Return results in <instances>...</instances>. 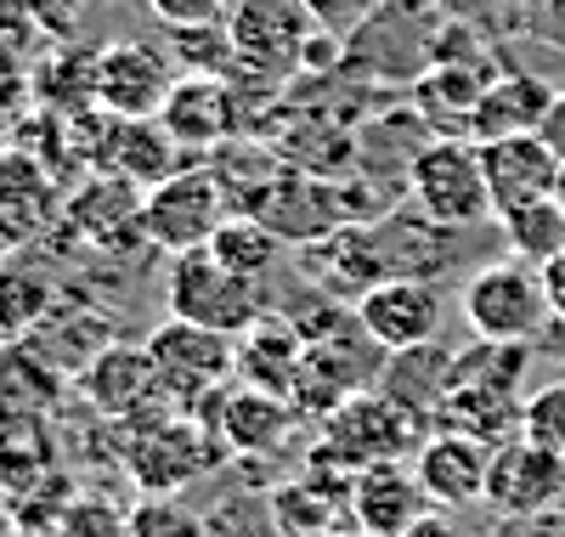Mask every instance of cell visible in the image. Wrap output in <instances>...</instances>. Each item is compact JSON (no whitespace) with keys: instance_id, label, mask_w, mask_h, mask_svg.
I'll return each mask as SVG.
<instances>
[{"instance_id":"cell-1","label":"cell","mask_w":565,"mask_h":537,"mask_svg":"<svg viewBox=\"0 0 565 537\" xmlns=\"http://www.w3.org/2000/svg\"><path fill=\"white\" fill-rule=\"evenodd\" d=\"M221 435L199 424V413H159L125 435V475L136 481L141 498H175L199 475L215 470Z\"/></svg>"},{"instance_id":"cell-2","label":"cell","mask_w":565,"mask_h":537,"mask_svg":"<svg viewBox=\"0 0 565 537\" xmlns=\"http://www.w3.org/2000/svg\"><path fill=\"white\" fill-rule=\"evenodd\" d=\"M407 192L413 210H424L436 227H476L492 215V192L481 176V148L469 136H430L407 159Z\"/></svg>"},{"instance_id":"cell-3","label":"cell","mask_w":565,"mask_h":537,"mask_svg":"<svg viewBox=\"0 0 565 537\" xmlns=\"http://www.w3.org/2000/svg\"><path fill=\"white\" fill-rule=\"evenodd\" d=\"M458 312H463L476 339H514V346H526V339L554 317L548 288H543V266H532L521 255L476 266L458 288Z\"/></svg>"},{"instance_id":"cell-4","label":"cell","mask_w":565,"mask_h":537,"mask_svg":"<svg viewBox=\"0 0 565 537\" xmlns=\"http://www.w3.org/2000/svg\"><path fill=\"white\" fill-rule=\"evenodd\" d=\"M148 357L159 368V385H164V397L181 408V413H204V397L215 402L226 379L238 373V339L232 334H215V328H199V323H159L148 339Z\"/></svg>"},{"instance_id":"cell-5","label":"cell","mask_w":565,"mask_h":537,"mask_svg":"<svg viewBox=\"0 0 565 537\" xmlns=\"http://www.w3.org/2000/svg\"><path fill=\"white\" fill-rule=\"evenodd\" d=\"M226 29H232V45H238V69H249L266 85L289 80L306 63V52H317V40L328 34L306 0H232Z\"/></svg>"},{"instance_id":"cell-6","label":"cell","mask_w":565,"mask_h":537,"mask_svg":"<svg viewBox=\"0 0 565 537\" xmlns=\"http://www.w3.org/2000/svg\"><path fill=\"white\" fill-rule=\"evenodd\" d=\"M418 442H424L418 413L402 408L396 397H385L380 385L351 397V402H340L322 419V448L334 453L351 475L373 470V464H402L407 453H418Z\"/></svg>"},{"instance_id":"cell-7","label":"cell","mask_w":565,"mask_h":537,"mask_svg":"<svg viewBox=\"0 0 565 537\" xmlns=\"http://www.w3.org/2000/svg\"><path fill=\"white\" fill-rule=\"evenodd\" d=\"M141 215H148V243L153 250H164V255L210 250L215 227L232 215L226 210V181H221L215 165H181L175 176L148 187Z\"/></svg>"},{"instance_id":"cell-8","label":"cell","mask_w":565,"mask_h":537,"mask_svg":"<svg viewBox=\"0 0 565 537\" xmlns=\"http://www.w3.org/2000/svg\"><path fill=\"white\" fill-rule=\"evenodd\" d=\"M164 306H170V317H181V323H199V328H215V334H232V339H238V334L260 317L255 283H244L238 272H226L210 250L170 255Z\"/></svg>"},{"instance_id":"cell-9","label":"cell","mask_w":565,"mask_h":537,"mask_svg":"<svg viewBox=\"0 0 565 537\" xmlns=\"http://www.w3.org/2000/svg\"><path fill=\"white\" fill-rule=\"evenodd\" d=\"M148 192L119 181V176H85L68 199H63V221L57 232H68L74 243L114 261H130L136 250H153L148 243V215H141Z\"/></svg>"},{"instance_id":"cell-10","label":"cell","mask_w":565,"mask_h":537,"mask_svg":"<svg viewBox=\"0 0 565 537\" xmlns=\"http://www.w3.org/2000/svg\"><path fill=\"white\" fill-rule=\"evenodd\" d=\"M498 57L481 40H463L458 52L447 40H430V69L413 80V103L430 119L436 136H469V114H476L481 91L498 80Z\"/></svg>"},{"instance_id":"cell-11","label":"cell","mask_w":565,"mask_h":537,"mask_svg":"<svg viewBox=\"0 0 565 537\" xmlns=\"http://www.w3.org/2000/svg\"><path fill=\"white\" fill-rule=\"evenodd\" d=\"M79 397L103 419L130 424V430L159 419V413H175V402L164 397V385H159V368H153L148 346H119V339L103 346L79 368Z\"/></svg>"},{"instance_id":"cell-12","label":"cell","mask_w":565,"mask_h":537,"mask_svg":"<svg viewBox=\"0 0 565 537\" xmlns=\"http://www.w3.org/2000/svg\"><path fill=\"white\" fill-rule=\"evenodd\" d=\"M487 504L509 520H537L565 504V453L532 442V435H509L492 448L487 470Z\"/></svg>"},{"instance_id":"cell-13","label":"cell","mask_w":565,"mask_h":537,"mask_svg":"<svg viewBox=\"0 0 565 537\" xmlns=\"http://www.w3.org/2000/svg\"><path fill=\"white\" fill-rule=\"evenodd\" d=\"M170 52L148 40H108L97 45V108L108 119H159L164 96L175 85Z\"/></svg>"},{"instance_id":"cell-14","label":"cell","mask_w":565,"mask_h":537,"mask_svg":"<svg viewBox=\"0 0 565 537\" xmlns=\"http://www.w3.org/2000/svg\"><path fill=\"white\" fill-rule=\"evenodd\" d=\"M63 221V181L34 154L7 148L0 154V255H23Z\"/></svg>"},{"instance_id":"cell-15","label":"cell","mask_w":565,"mask_h":537,"mask_svg":"<svg viewBox=\"0 0 565 537\" xmlns=\"http://www.w3.org/2000/svg\"><path fill=\"white\" fill-rule=\"evenodd\" d=\"M356 323L367 328V339L380 351L430 346L436 328H441V295H436V283H424V277H380L356 301Z\"/></svg>"},{"instance_id":"cell-16","label":"cell","mask_w":565,"mask_h":537,"mask_svg":"<svg viewBox=\"0 0 565 537\" xmlns=\"http://www.w3.org/2000/svg\"><path fill=\"white\" fill-rule=\"evenodd\" d=\"M164 130L181 141L186 154H221L232 136L244 130V114H238V91L232 80H210V74H181L159 108Z\"/></svg>"},{"instance_id":"cell-17","label":"cell","mask_w":565,"mask_h":537,"mask_svg":"<svg viewBox=\"0 0 565 537\" xmlns=\"http://www.w3.org/2000/svg\"><path fill=\"white\" fill-rule=\"evenodd\" d=\"M481 148V176L492 192V215H509L521 204L554 199V181H559V154L537 130L526 136H498V141H476Z\"/></svg>"},{"instance_id":"cell-18","label":"cell","mask_w":565,"mask_h":537,"mask_svg":"<svg viewBox=\"0 0 565 537\" xmlns=\"http://www.w3.org/2000/svg\"><path fill=\"white\" fill-rule=\"evenodd\" d=\"M413 470L424 481L436 509H463V504H487V470H492V448L476 442L463 430H441V435H424Z\"/></svg>"},{"instance_id":"cell-19","label":"cell","mask_w":565,"mask_h":537,"mask_svg":"<svg viewBox=\"0 0 565 537\" xmlns=\"http://www.w3.org/2000/svg\"><path fill=\"white\" fill-rule=\"evenodd\" d=\"M345 504H351L356 526L373 531V537H407L424 515L436 509L413 464H373V470H356Z\"/></svg>"},{"instance_id":"cell-20","label":"cell","mask_w":565,"mask_h":537,"mask_svg":"<svg viewBox=\"0 0 565 537\" xmlns=\"http://www.w3.org/2000/svg\"><path fill=\"white\" fill-rule=\"evenodd\" d=\"M367 385V362L345 346V334H328V328H306V357L295 368V385H289V402L300 413H334L340 402L362 397Z\"/></svg>"},{"instance_id":"cell-21","label":"cell","mask_w":565,"mask_h":537,"mask_svg":"<svg viewBox=\"0 0 565 537\" xmlns=\"http://www.w3.org/2000/svg\"><path fill=\"white\" fill-rule=\"evenodd\" d=\"M295 402L277 397V390H260V385H238V390H221L215 397V435L221 448L244 453V459H260V453H277L282 435L295 430Z\"/></svg>"},{"instance_id":"cell-22","label":"cell","mask_w":565,"mask_h":537,"mask_svg":"<svg viewBox=\"0 0 565 537\" xmlns=\"http://www.w3.org/2000/svg\"><path fill=\"white\" fill-rule=\"evenodd\" d=\"M186 148L164 130V119H108V136H103V165L97 176H119L130 187H159L164 176H175L186 159Z\"/></svg>"},{"instance_id":"cell-23","label":"cell","mask_w":565,"mask_h":537,"mask_svg":"<svg viewBox=\"0 0 565 537\" xmlns=\"http://www.w3.org/2000/svg\"><path fill=\"white\" fill-rule=\"evenodd\" d=\"M554 91H559V85H548L543 74L503 69V74L481 91L476 114H469V141H498V136H526V130H543Z\"/></svg>"},{"instance_id":"cell-24","label":"cell","mask_w":565,"mask_h":537,"mask_svg":"<svg viewBox=\"0 0 565 537\" xmlns=\"http://www.w3.org/2000/svg\"><path fill=\"white\" fill-rule=\"evenodd\" d=\"M63 301V283L52 272V261L40 255H0V339H29L52 306Z\"/></svg>"},{"instance_id":"cell-25","label":"cell","mask_w":565,"mask_h":537,"mask_svg":"<svg viewBox=\"0 0 565 537\" xmlns=\"http://www.w3.org/2000/svg\"><path fill=\"white\" fill-rule=\"evenodd\" d=\"M300 357H306V328L289 323V317L260 312V317L238 334V379H244V385H260V390L289 397Z\"/></svg>"},{"instance_id":"cell-26","label":"cell","mask_w":565,"mask_h":537,"mask_svg":"<svg viewBox=\"0 0 565 537\" xmlns=\"http://www.w3.org/2000/svg\"><path fill=\"white\" fill-rule=\"evenodd\" d=\"M210 255H215L226 272H238L244 283L260 288V277H271L277 261H282V238H277L255 210H232V215L215 227V238H210Z\"/></svg>"},{"instance_id":"cell-27","label":"cell","mask_w":565,"mask_h":537,"mask_svg":"<svg viewBox=\"0 0 565 537\" xmlns=\"http://www.w3.org/2000/svg\"><path fill=\"white\" fill-rule=\"evenodd\" d=\"M29 91H34L40 108H57V114L97 108V52H85V45H57V52L29 74Z\"/></svg>"},{"instance_id":"cell-28","label":"cell","mask_w":565,"mask_h":537,"mask_svg":"<svg viewBox=\"0 0 565 537\" xmlns=\"http://www.w3.org/2000/svg\"><path fill=\"white\" fill-rule=\"evenodd\" d=\"M498 221H503V238H509V255H521L532 266H548L554 255H565V204L559 199L521 204Z\"/></svg>"},{"instance_id":"cell-29","label":"cell","mask_w":565,"mask_h":537,"mask_svg":"<svg viewBox=\"0 0 565 537\" xmlns=\"http://www.w3.org/2000/svg\"><path fill=\"white\" fill-rule=\"evenodd\" d=\"M164 52L181 74H210L232 80L238 74V45H232L226 23H199V29H164Z\"/></svg>"},{"instance_id":"cell-30","label":"cell","mask_w":565,"mask_h":537,"mask_svg":"<svg viewBox=\"0 0 565 537\" xmlns=\"http://www.w3.org/2000/svg\"><path fill=\"white\" fill-rule=\"evenodd\" d=\"M125 537H210L204 515L181 509L175 498H141L125 515Z\"/></svg>"},{"instance_id":"cell-31","label":"cell","mask_w":565,"mask_h":537,"mask_svg":"<svg viewBox=\"0 0 565 537\" xmlns=\"http://www.w3.org/2000/svg\"><path fill=\"white\" fill-rule=\"evenodd\" d=\"M521 435H532V442H543V448L565 453V379H559V385H543L537 397H526Z\"/></svg>"},{"instance_id":"cell-32","label":"cell","mask_w":565,"mask_h":537,"mask_svg":"<svg viewBox=\"0 0 565 537\" xmlns=\"http://www.w3.org/2000/svg\"><path fill=\"white\" fill-rule=\"evenodd\" d=\"M159 29H199V23H226L232 0H141Z\"/></svg>"},{"instance_id":"cell-33","label":"cell","mask_w":565,"mask_h":537,"mask_svg":"<svg viewBox=\"0 0 565 537\" xmlns=\"http://www.w3.org/2000/svg\"><path fill=\"white\" fill-rule=\"evenodd\" d=\"M29 108H34L29 80H23V74L0 80V154L18 148V136H23V125H29Z\"/></svg>"},{"instance_id":"cell-34","label":"cell","mask_w":565,"mask_h":537,"mask_svg":"<svg viewBox=\"0 0 565 537\" xmlns=\"http://www.w3.org/2000/svg\"><path fill=\"white\" fill-rule=\"evenodd\" d=\"M311 7V18L328 29V34H351V29H362L367 18H373V7L380 0H306Z\"/></svg>"},{"instance_id":"cell-35","label":"cell","mask_w":565,"mask_h":537,"mask_svg":"<svg viewBox=\"0 0 565 537\" xmlns=\"http://www.w3.org/2000/svg\"><path fill=\"white\" fill-rule=\"evenodd\" d=\"M548 148L559 154V165H565V85L554 91V103H548V119H543V130H537Z\"/></svg>"},{"instance_id":"cell-36","label":"cell","mask_w":565,"mask_h":537,"mask_svg":"<svg viewBox=\"0 0 565 537\" xmlns=\"http://www.w3.org/2000/svg\"><path fill=\"white\" fill-rule=\"evenodd\" d=\"M543 288H548V312L565 323V255H554V261L543 266Z\"/></svg>"},{"instance_id":"cell-37","label":"cell","mask_w":565,"mask_h":537,"mask_svg":"<svg viewBox=\"0 0 565 537\" xmlns=\"http://www.w3.org/2000/svg\"><path fill=\"white\" fill-rule=\"evenodd\" d=\"M407 537H458V531H452V520H441V515L430 509V515H424V520H418Z\"/></svg>"},{"instance_id":"cell-38","label":"cell","mask_w":565,"mask_h":537,"mask_svg":"<svg viewBox=\"0 0 565 537\" xmlns=\"http://www.w3.org/2000/svg\"><path fill=\"white\" fill-rule=\"evenodd\" d=\"M328 537H373V531H362V526H345V531H328Z\"/></svg>"},{"instance_id":"cell-39","label":"cell","mask_w":565,"mask_h":537,"mask_svg":"<svg viewBox=\"0 0 565 537\" xmlns=\"http://www.w3.org/2000/svg\"><path fill=\"white\" fill-rule=\"evenodd\" d=\"M554 199L565 204V165H559V181H554Z\"/></svg>"},{"instance_id":"cell-40","label":"cell","mask_w":565,"mask_h":537,"mask_svg":"<svg viewBox=\"0 0 565 537\" xmlns=\"http://www.w3.org/2000/svg\"><path fill=\"white\" fill-rule=\"evenodd\" d=\"M385 7H413V0H385Z\"/></svg>"},{"instance_id":"cell-41","label":"cell","mask_w":565,"mask_h":537,"mask_svg":"<svg viewBox=\"0 0 565 537\" xmlns=\"http://www.w3.org/2000/svg\"><path fill=\"white\" fill-rule=\"evenodd\" d=\"M503 7H526V0H503Z\"/></svg>"}]
</instances>
